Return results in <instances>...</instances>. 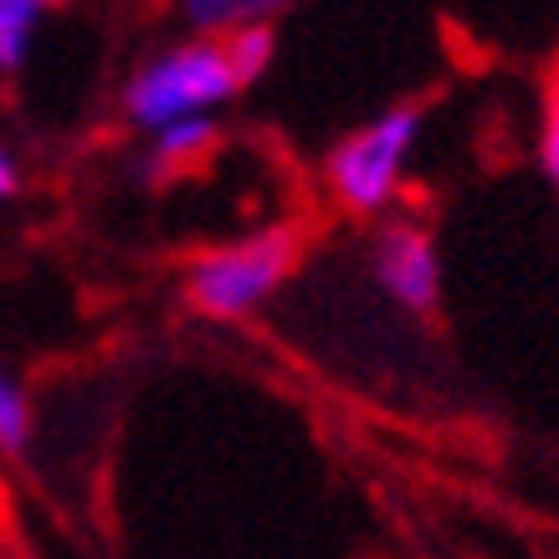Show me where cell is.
<instances>
[{"label": "cell", "mask_w": 559, "mask_h": 559, "mask_svg": "<svg viewBox=\"0 0 559 559\" xmlns=\"http://www.w3.org/2000/svg\"><path fill=\"white\" fill-rule=\"evenodd\" d=\"M272 21L247 26L237 36H190L154 51L123 83V114L139 129H170L186 119H211L221 103H231L247 83H257L272 62Z\"/></svg>", "instance_id": "obj_1"}, {"label": "cell", "mask_w": 559, "mask_h": 559, "mask_svg": "<svg viewBox=\"0 0 559 559\" xmlns=\"http://www.w3.org/2000/svg\"><path fill=\"white\" fill-rule=\"evenodd\" d=\"M304 262V231L298 226H262L252 237L221 241L211 252L190 257L186 267V304L201 319L237 323L277 298L283 283Z\"/></svg>", "instance_id": "obj_2"}, {"label": "cell", "mask_w": 559, "mask_h": 559, "mask_svg": "<svg viewBox=\"0 0 559 559\" xmlns=\"http://www.w3.org/2000/svg\"><path fill=\"white\" fill-rule=\"evenodd\" d=\"M421 103H390L355 134H344L323 159V186L349 216H385L406 186L411 150L421 139Z\"/></svg>", "instance_id": "obj_3"}, {"label": "cell", "mask_w": 559, "mask_h": 559, "mask_svg": "<svg viewBox=\"0 0 559 559\" xmlns=\"http://www.w3.org/2000/svg\"><path fill=\"white\" fill-rule=\"evenodd\" d=\"M374 283L406 313H437L441 304V257L437 241L416 221H385L374 237Z\"/></svg>", "instance_id": "obj_4"}, {"label": "cell", "mask_w": 559, "mask_h": 559, "mask_svg": "<svg viewBox=\"0 0 559 559\" xmlns=\"http://www.w3.org/2000/svg\"><path fill=\"white\" fill-rule=\"evenodd\" d=\"M216 139L221 134H216V123L211 119L170 123V129H159V134L150 139V159H144V170H150V180H175V175L205 165L211 150H216Z\"/></svg>", "instance_id": "obj_5"}, {"label": "cell", "mask_w": 559, "mask_h": 559, "mask_svg": "<svg viewBox=\"0 0 559 559\" xmlns=\"http://www.w3.org/2000/svg\"><path fill=\"white\" fill-rule=\"evenodd\" d=\"M272 16H277V5H252V0H190L186 5V21L195 26V36H237Z\"/></svg>", "instance_id": "obj_6"}, {"label": "cell", "mask_w": 559, "mask_h": 559, "mask_svg": "<svg viewBox=\"0 0 559 559\" xmlns=\"http://www.w3.org/2000/svg\"><path fill=\"white\" fill-rule=\"evenodd\" d=\"M41 16H47V5H36V0H0V72H21Z\"/></svg>", "instance_id": "obj_7"}, {"label": "cell", "mask_w": 559, "mask_h": 559, "mask_svg": "<svg viewBox=\"0 0 559 559\" xmlns=\"http://www.w3.org/2000/svg\"><path fill=\"white\" fill-rule=\"evenodd\" d=\"M32 401H26V385L0 365V457H26L32 447Z\"/></svg>", "instance_id": "obj_8"}, {"label": "cell", "mask_w": 559, "mask_h": 559, "mask_svg": "<svg viewBox=\"0 0 559 559\" xmlns=\"http://www.w3.org/2000/svg\"><path fill=\"white\" fill-rule=\"evenodd\" d=\"M539 159H544V175L555 186V201H559V57L549 62L544 72V98H539Z\"/></svg>", "instance_id": "obj_9"}, {"label": "cell", "mask_w": 559, "mask_h": 559, "mask_svg": "<svg viewBox=\"0 0 559 559\" xmlns=\"http://www.w3.org/2000/svg\"><path fill=\"white\" fill-rule=\"evenodd\" d=\"M21 190V165H16V154H11V144L0 139V201H11Z\"/></svg>", "instance_id": "obj_10"}]
</instances>
